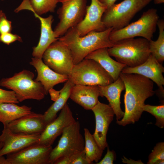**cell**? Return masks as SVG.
<instances>
[{
	"label": "cell",
	"instance_id": "4",
	"mask_svg": "<svg viewBox=\"0 0 164 164\" xmlns=\"http://www.w3.org/2000/svg\"><path fill=\"white\" fill-rule=\"evenodd\" d=\"M34 76L32 72L23 70L11 77L1 79L0 86L14 91L19 102L27 99L40 101L46 94L43 86L34 79Z\"/></svg>",
	"mask_w": 164,
	"mask_h": 164
},
{
	"label": "cell",
	"instance_id": "39",
	"mask_svg": "<svg viewBox=\"0 0 164 164\" xmlns=\"http://www.w3.org/2000/svg\"><path fill=\"white\" fill-rule=\"evenodd\" d=\"M153 1L155 4H160L164 2V0H153Z\"/></svg>",
	"mask_w": 164,
	"mask_h": 164
},
{
	"label": "cell",
	"instance_id": "34",
	"mask_svg": "<svg viewBox=\"0 0 164 164\" xmlns=\"http://www.w3.org/2000/svg\"><path fill=\"white\" fill-rule=\"evenodd\" d=\"M71 164H89L84 150L71 157Z\"/></svg>",
	"mask_w": 164,
	"mask_h": 164
},
{
	"label": "cell",
	"instance_id": "41",
	"mask_svg": "<svg viewBox=\"0 0 164 164\" xmlns=\"http://www.w3.org/2000/svg\"><path fill=\"white\" fill-rule=\"evenodd\" d=\"M2 146H3L2 143V142H0V150L2 148Z\"/></svg>",
	"mask_w": 164,
	"mask_h": 164
},
{
	"label": "cell",
	"instance_id": "42",
	"mask_svg": "<svg viewBox=\"0 0 164 164\" xmlns=\"http://www.w3.org/2000/svg\"><path fill=\"white\" fill-rule=\"evenodd\" d=\"M1 0V1H3V0Z\"/></svg>",
	"mask_w": 164,
	"mask_h": 164
},
{
	"label": "cell",
	"instance_id": "40",
	"mask_svg": "<svg viewBox=\"0 0 164 164\" xmlns=\"http://www.w3.org/2000/svg\"><path fill=\"white\" fill-rule=\"evenodd\" d=\"M164 163V159H161L156 161L154 163V164H163Z\"/></svg>",
	"mask_w": 164,
	"mask_h": 164
},
{
	"label": "cell",
	"instance_id": "23",
	"mask_svg": "<svg viewBox=\"0 0 164 164\" xmlns=\"http://www.w3.org/2000/svg\"><path fill=\"white\" fill-rule=\"evenodd\" d=\"M74 85L69 79L66 82L57 98L43 114V120L46 125L57 117V113L62 109L70 98L72 89Z\"/></svg>",
	"mask_w": 164,
	"mask_h": 164
},
{
	"label": "cell",
	"instance_id": "11",
	"mask_svg": "<svg viewBox=\"0 0 164 164\" xmlns=\"http://www.w3.org/2000/svg\"><path fill=\"white\" fill-rule=\"evenodd\" d=\"M107 7L99 0H91L87 5L83 19L75 26L70 29L78 36H84L92 31H101L106 28L102 18Z\"/></svg>",
	"mask_w": 164,
	"mask_h": 164
},
{
	"label": "cell",
	"instance_id": "16",
	"mask_svg": "<svg viewBox=\"0 0 164 164\" xmlns=\"http://www.w3.org/2000/svg\"><path fill=\"white\" fill-rule=\"evenodd\" d=\"M121 72L137 74L150 79L156 84L163 94L164 78L162 73L164 72V67L151 54L141 65L134 67L126 66Z\"/></svg>",
	"mask_w": 164,
	"mask_h": 164
},
{
	"label": "cell",
	"instance_id": "28",
	"mask_svg": "<svg viewBox=\"0 0 164 164\" xmlns=\"http://www.w3.org/2000/svg\"><path fill=\"white\" fill-rule=\"evenodd\" d=\"M143 111H145L154 116L156 119L155 125L161 128L164 127V105H152L145 104Z\"/></svg>",
	"mask_w": 164,
	"mask_h": 164
},
{
	"label": "cell",
	"instance_id": "31",
	"mask_svg": "<svg viewBox=\"0 0 164 164\" xmlns=\"http://www.w3.org/2000/svg\"><path fill=\"white\" fill-rule=\"evenodd\" d=\"M12 29V22L9 20L5 13L0 11V34L10 32Z\"/></svg>",
	"mask_w": 164,
	"mask_h": 164
},
{
	"label": "cell",
	"instance_id": "8",
	"mask_svg": "<svg viewBox=\"0 0 164 164\" xmlns=\"http://www.w3.org/2000/svg\"><path fill=\"white\" fill-rule=\"evenodd\" d=\"M79 122L65 128L57 145L53 149L50 157V164H53L58 158L64 156L71 157L84 149L85 140L80 132Z\"/></svg>",
	"mask_w": 164,
	"mask_h": 164
},
{
	"label": "cell",
	"instance_id": "18",
	"mask_svg": "<svg viewBox=\"0 0 164 164\" xmlns=\"http://www.w3.org/2000/svg\"><path fill=\"white\" fill-rule=\"evenodd\" d=\"M29 63L35 68L37 73L35 80L41 83L46 95L54 86L66 82L69 79L68 76L56 72L46 65L42 59L33 57Z\"/></svg>",
	"mask_w": 164,
	"mask_h": 164
},
{
	"label": "cell",
	"instance_id": "2",
	"mask_svg": "<svg viewBox=\"0 0 164 164\" xmlns=\"http://www.w3.org/2000/svg\"><path fill=\"white\" fill-rule=\"evenodd\" d=\"M113 29L109 28L103 31H92L80 36L70 29L58 39L70 50L75 65L97 49L112 47L114 44L110 40L109 35Z\"/></svg>",
	"mask_w": 164,
	"mask_h": 164
},
{
	"label": "cell",
	"instance_id": "25",
	"mask_svg": "<svg viewBox=\"0 0 164 164\" xmlns=\"http://www.w3.org/2000/svg\"><path fill=\"white\" fill-rule=\"evenodd\" d=\"M59 2V0H24L15 12L28 9L40 16L48 12H54Z\"/></svg>",
	"mask_w": 164,
	"mask_h": 164
},
{
	"label": "cell",
	"instance_id": "5",
	"mask_svg": "<svg viewBox=\"0 0 164 164\" xmlns=\"http://www.w3.org/2000/svg\"><path fill=\"white\" fill-rule=\"evenodd\" d=\"M159 18L157 10L150 9L144 12L136 21L122 29H113L109 35L110 39L114 43L122 39L138 36L150 41L156 31Z\"/></svg>",
	"mask_w": 164,
	"mask_h": 164
},
{
	"label": "cell",
	"instance_id": "22",
	"mask_svg": "<svg viewBox=\"0 0 164 164\" xmlns=\"http://www.w3.org/2000/svg\"><path fill=\"white\" fill-rule=\"evenodd\" d=\"M108 48L97 49L89 53L85 58L92 59L98 63L114 81L119 77L122 70L126 66L112 58L108 53Z\"/></svg>",
	"mask_w": 164,
	"mask_h": 164
},
{
	"label": "cell",
	"instance_id": "36",
	"mask_svg": "<svg viewBox=\"0 0 164 164\" xmlns=\"http://www.w3.org/2000/svg\"><path fill=\"white\" fill-rule=\"evenodd\" d=\"M122 162L123 163L127 164H143V163L140 160L135 161L130 159L129 160L127 159L125 156L122 158Z\"/></svg>",
	"mask_w": 164,
	"mask_h": 164
},
{
	"label": "cell",
	"instance_id": "30",
	"mask_svg": "<svg viewBox=\"0 0 164 164\" xmlns=\"http://www.w3.org/2000/svg\"><path fill=\"white\" fill-rule=\"evenodd\" d=\"M18 104L15 93L12 91H8L0 88V104L2 103Z\"/></svg>",
	"mask_w": 164,
	"mask_h": 164
},
{
	"label": "cell",
	"instance_id": "17",
	"mask_svg": "<svg viewBox=\"0 0 164 164\" xmlns=\"http://www.w3.org/2000/svg\"><path fill=\"white\" fill-rule=\"evenodd\" d=\"M46 126L43 114L31 111L4 127H7L13 133L31 135L41 134Z\"/></svg>",
	"mask_w": 164,
	"mask_h": 164
},
{
	"label": "cell",
	"instance_id": "32",
	"mask_svg": "<svg viewBox=\"0 0 164 164\" xmlns=\"http://www.w3.org/2000/svg\"><path fill=\"white\" fill-rule=\"evenodd\" d=\"M22 42V39L19 36L8 32L0 34V42L9 45L16 41Z\"/></svg>",
	"mask_w": 164,
	"mask_h": 164
},
{
	"label": "cell",
	"instance_id": "12",
	"mask_svg": "<svg viewBox=\"0 0 164 164\" xmlns=\"http://www.w3.org/2000/svg\"><path fill=\"white\" fill-rule=\"evenodd\" d=\"M53 149L37 143L7 154L6 158L10 164H50Z\"/></svg>",
	"mask_w": 164,
	"mask_h": 164
},
{
	"label": "cell",
	"instance_id": "9",
	"mask_svg": "<svg viewBox=\"0 0 164 164\" xmlns=\"http://www.w3.org/2000/svg\"><path fill=\"white\" fill-rule=\"evenodd\" d=\"M59 2L61 3L57 11L59 22L53 30L56 38L63 36L83 19L87 6V0H59Z\"/></svg>",
	"mask_w": 164,
	"mask_h": 164
},
{
	"label": "cell",
	"instance_id": "10",
	"mask_svg": "<svg viewBox=\"0 0 164 164\" xmlns=\"http://www.w3.org/2000/svg\"><path fill=\"white\" fill-rule=\"evenodd\" d=\"M42 59L46 65L56 72L68 76L74 66L70 50L58 39L47 48Z\"/></svg>",
	"mask_w": 164,
	"mask_h": 164
},
{
	"label": "cell",
	"instance_id": "29",
	"mask_svg": "<svg viewBox=\"0 0 164 164\" xmlns=\"http://www.w3.org/2000/svg\"><path fill=\"white\" fill-rule=\"evenodd\" d=\"M164 159V142L157 143L148 157V164H154L156 161Z\"/></svg>",
	"mask_w": 164,
	"mask_h": 164
},
{
	"label": "cell",
	"instance_id": "35",
	"mask_svg": "<svg viewBox=\"0 0 164 164\" xmlns=\"http://www.w3.org/2000/svg\"><path fill=\"white\" fill-rule=\"evenodd\" d=\"M71 157L64 156L57 159L53 164H71Z\"/></svg>",
	"mask_w": 164,
	"mask_h": 164
},
{
	"label": "cell",
	"instance_id": "24",
	"mask_svg": "<svg viewBox=\"0 0 164 164\" xmlns=\"http://www.w3.org/2000/svg\"><path fill=\"white\" fill-rule=\"evenodd\" d=\"M32 108L26 105L19 106L13 103L0 104V122L4 126L31 112Z\"/></svg>",
	"mask_w": 164,
	"mask_h": 164
},
{
	"label": "cell",
	"instance_id": "19",
	"mask_svg": "<svg viewBox=\"0 0 164 164\" xmlns=\"http://www.w3.org/2000/svg\"><path fill=\"white\" fill-rule=\"evenodd\" d=\"M101 94L98 85H75L70 97L86 110H91L99 101Z\"/></svg>",
	"mask_w": 164,
	"mask_h": 164
},
{
	"label": "cell",
	"instance_id": "14",
	"mask_svg": "<svg viewBox=\"0 0 164 164\" xmlns=\"http://www.w3.org/2000/svg\"><path fill=\"white\" fill-rule=\"evenodd\" d=\"M76 121L71 109L66 103L58 117L46 125L40 134L38 143L46 146H51L64 129Z\"/></svg>",
	"mask_w": 164,
	"mask_h": 164
},
{
	"label": "cell",
	"instance_id": "7",
	"mask_svg": "<svg viewBox=\"0 0 164 164\" xmlns=\"http://www.w3.org/2000/svg\"><path fill=\"white\" fill-rule=\"evenodd\" d=\"M69 77L74 85L104 86L114 81L98 63L85 58L74 65Z\"/></svg>",
	"mask_w": 164,
	"mask_h": 164
},
{
	"label": "cell",
	"instance_id": "3",
	"mask_svg": "<svg viewBox=\"0 0 164 164\" xmlns=\"http://www.w3.org/2000/svg\"><path fill=\"white\" fill-rule=\"evenodd\" d=\"M114 44L108 48L109 55L127 67H134L141 65L151 54L149 41L143 38L125 39Z\"/></svg>",
	"mask_w": 164,
	"mask_h": 164
},
{
	"label": "cell",
	"instance_id": "26",
	"mask_svg": "<svg viewBox=\"0 0 164 164\" xmlns=\"http://www.w3.org/2000/svg\"><path fill=\"white\" fill-rule=\"evenodd\" d=\"M85 145L84 151L89 163H97L102 156L104 150L99 146L92 134L86 128L84 129Z\"/></svg>",
	"mask_w": 164,
	"mask_h": 164
},
{
	"label": "cell",
	"instance_id": "21",
	"mask_svg": "<svg viewBox=\"0 0 164 164\" xmlns=\"http://www.w3.org/2000/svg\"><path fill=\"white\" fill-rule=\"evenodd\" d=\"M40 22V35L37 45L33 48V57L42 59L43 55L47 48L52 43L58 40L55 37L52 27L54 21L53 15H50L46 18L34 14Z\"/></svg>",
	"mask_w": 164,
	"mask_h": 164
},
{
	"label": "cell",
	"instance_id": "20",
	"mask_svg": "<svg viewBox=\"0 0 164 164\" xmlns=\"http://www.w3.org/2000/svg\"><path fill=\"white\" fill-rule=\"evenodd\" d=\"M101 97H104L108 100L116 116L117 121L121 119L124 112L121 108L120 96L122 91L125 90L124 84L119 77L111 84L106 86H98Z\"/></svg>",
	"mask_w": 164,
	"mask_h": 164
},
{
	"label": "cell",
	"instance_id": "15",
	"mask_svg": "<svg viewBox=\"0 0 164 164\" xmlns=\"http://www.w3.org/2000/svg\"><path fill=\"white\" fill-rule=\"evenodd\" d=\"M41 134L26 135L13 133L7 127H4L0 135V142L3 146L0 150V156L18 151L38 143Z\"/></svg>",
	"mask_w": 164,
	"mask_h": 164
},
{
	"label": "cell",
	"instance_id": "13",
	"mask_svg": "<svg viewBox=\"0 0 164 164\" xmlns=\"http://www.w3.org/2000/svg\"><path fill=\"white\" fill-rule=\"evenodd\" d=\"M91 110L95 119V128L93 134L96 142L103 150L108 147L107 135L114 113L110 105L99 101Z\"/></svg>",
	"mask_w": 164,
	"mask_h": 164
},
{
	"label": "cell",
	"instance_id": "38",
	"mask_svg": "<svg viewBox=\"0 0 164 164\" xmlns=\"http://www.w3.org/2000/svg\"><path fill=\"white\" fill-rule=\"evenodd\" d=\"M0 164H10V162L3 156H0Z\"/></svg>",
	"mask_w": 164,
	"mask_h": 164
},
{
	"label": "cell",
	"instance_id": "27",
	"mask_svg": "<svg viewBox=\"0 0 164 164\" xmlns=\"http://www.w3.org/2000/svg\"><path fill=\"white\" fill-rule=\"evenodd\" d=\"M157 26L159 34L155 41H149V48L150 54L160 63L164 60V21L163 19L158 20Z\"/></svg>",
	"mask_w": 164,
	"mask_h": 164
},
{
	"label": "cell",
	"instance_id": "1",
	"mask_svg": "<svg viewBox=\"0 0 164 164\" xmlns=\"http://www.w3.org/2000/svg\"><path fill=\"white\" fill-rule=\"evenodd\" d=\"M119 77L125 86L124 96L125 111L122 118L117 121L119 125L125 126L138 121L144 111L145 101L153 96V82L141 75L121 72Z\"/></svg>",
	"mask_w": 164,
	"mask_h": 164
},
{
	"label": "cell",
	"instance_id": "33",
	"mask_svg": "<svg viewBox=\"0 0 164 164\" xmlns=\"http://www.w3.org/2000/svg\"><path fill=\"white\" fill-rule=\"evenodd\" d=\"M116 155L113 150H110L108 147H107V152L103 159L97 164H113L115 160Z\"/></svg>",
	"mask_w": 164,
	"mask_h": 164
},
{
	"label": "cell",
	"instance_id": "6",
	"mask_svg": "<svg viewBox=\"0 0 164 164\" xmlns=\"http://www.w3.org/2000/svg\"><path fill=\"white\" fill-rule=\"evenodd\" d=\"M152 0H124L107 9L102 18L106 29L118 30L129 24L135 15Z\"/></svg>",
	"mask_w": 164,
	"mask_h": 164
},
{
	"label": "cell",
	"instance_id": "37",
	"mask_svg": "<svg viewBox=\"0 0 164 164\" xmlns=\"http://www.w3.org/2000/svg\"><path fill=\"white\" fill-rule=\"evenodd\" d=\"M101 2L105 5L107 9L109 8L115 3L117 0H99Z\"/></svg>",
	"mask_w": 164,
	"mask_h": 164
}]
</instances>
